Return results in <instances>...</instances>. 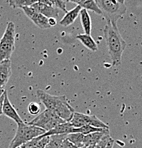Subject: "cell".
Returning a JSON list of instances; mask_svg holds the SVG:
<instances>
[{"label":"cell","instance_id":"obj_1","mask_svg":"<svg viewBox=\"0 0 142 148\" xmlns=\"http://www.w3.org/2000/svg\"><path fill=\"white\" fill-rule=\"evenodd\" d=\"M104 35L112 66H119L121 65L123 53L126 47V41L121 36L117 24L111 22H107L104 27Z\"/></svg>","mask_w":142,"mask_h":148},{"label":"cell","instance_id":"obj_2","mask_svg":"<svg viewBox=\"0 0 142 148\" xmlns=\"http://www.w3.org/2000/svg\"><path fill=\"white\" fill-rule=\"evenodd\" d=\"M107 22L117 24V21L125 14L126 7L118 0H95Z\"/></svg>","mask_w":142,"mask_h":148},{"label":"cell","instance_id":"obj_3","mask_svg":"<svg viewBox=\"0 0 142 148\" xmlns=\"http://www.w3.org/2000/svg\"><path fill=\"white\" fill-rule=\"evenodd\" d=\"M46 132L42 128L35 125L24 123V122L17 123V129L14 137L11 141L9 148H17L25 144L33 138L40 136Z\"/></svg>","mask_w":142,"mask_h":148},{"label":"cell","instance_id":"obj_4","mask_svg":"<svg viewBox=\"0 0 142 148\" xmlns=\"http://www.w3.org/2000/svg\"><path fill=\"white\" fill-rule=\"evenodd\" d=\"M15 25L13 22H9L5 32L0 39V62L10 59L15 49Z\"/></svg>","mask_w":142,"mask_h":148},{"label":"cell","instance_id":"obj_5","mask_svg":"<svg viewBox=\"0 0 142 148\" xmlns=\"http://www.w3.org/2000/svg\"><path fill=\"white\" fill-rule=\"evenodd\" d=\"M63 123H65V121L59 118L54 111L46 109L29 122V124L42 128L47 132Z\"/></svg>","mask_w":142,"mask_h":148},{"label":"cell","instance_id":"obj_6","mask_svg":"<svg viewBox=\"0 0 142 148\" xmlns=\"http://www.w3.org/2000/svg\"><path fill=\"white\" fill-rule=\"evenodd\" d=\"M70 123L74 127H80L84 125H92L99 128L109 129V126L101 121L96 115H87L81 112H74Z\"/></svg>","mask_w":142,"mask_h":148},{"label":"cell","instance_id":"obj_7","mask_svg":"<svg viewBox=\"0 0 142 148\" xmlns=\"http://www.w3.org/2000/svg\"><path fill=\"white\" fill-rule=\"evenodd\" d=\"M37 95L39 101L45 106L46 109L53 110L54 112L68 102L65 95H52L42 90H37Z\"/></svg>","mask_w":142,"mask_h":148},{"label":"cell","instance_id":"obj_8","mask_svg":"<svg viewBox=\"0 0 142 148\" xmlns=\"http://www.w3.org/2000/svg\"><path fill=\"white\" fill-rule=\"evenodd\" d=\"M23 12H24L26 16L28 17L37 27L40 29H47L51 27L49 24L48 18L44 16L32 7H26L22 8Z\"/></svg>","mask_w":142,"mask_h":148},{"label":"cell","instance_id":"obj_9","mask_svg":"<svg viewBox=\"0 0 142 148\" xmlns=\"http://www.w3.org/2000/svg\"><path fill=\"white\" fill-rule=\"evenodd\" d=\"M31 7L48 18H57V17H59L60 9L56 7H54V6L52 5H47V4H44L39 2L34 3Z\"/></svg>","mask_w":142,"mask_h":148},{"label":"cell","instance_id":"obj_10","mask_svg":"<svg viewBox=\"0 0 142 148\" xmlns=\"http://www.w3.org/2000/svg\"><path fill=\"white\" fill-rule=\"evenodd\" d=\"M2 112L4 115L8 117L10 119L13 120L14 121L16 122L17 123H19L23 122L21 117H20L19 114H18L17 111L16 110L14 107L12 105V103H11L10 99H9L8 98V95H7V92H5L4 102H3Z\"/></svg>","mask_w":142,"mask_h":148},{"label":"cell","instance_id":"obj_11","mask_svg":"<svg viewBox=\"0 0 142 148\" xmlns=\"http://www.w3.org/2000/svg\"><path fill=\"white\" fill-rule=\"evenodd\" d=\"M10 59L4 60L0 62V89H5L6 85L8 83L12 75Z\"/></svg>","mask_w":142,"mask_h":148},{"label":"cell","instance_id":"obj_12","mask_svg":"<svg viewBox=\"0 0 142 148\" xmlns=\"http://www.w3.org/2000/svg\"><path fill=\"white\" fill-rule=\"evenodd\" d=\"M74 127L71 124L70 122H65L58 125L56 127L52 128L50 130L47 131L45 133L43 134L42 137L50 136L53 135H61V134H69L72 133Z\"/></svg>","mask_w":142,"mask_h":148},{"label":"cell","instance_id":"obj_13","mask_svg":"<svg viewBox=\"0 0 142 148\" xmlns=\"http://www.w3.org/2000/svg\"><path fill=\"white\" fill-rule=\"evenodd\" d=\"M81 7L79 5H77L74 8L72 9V10L67 11L66 12L65 15L63 16V18L60 20L59 24L64 27H69V26L72 25L77 18L78 17L79 15L80 11H81Z\"/></svg>","mask_w":142,"mask_h":148},{"label":"cell","instance_id":"obj_14","mask_svg":"<svg viewBox=\"0 0 142 148\" xmlns=\"http://www.w3.org/2000/svg\"><path fill=\"white\" fill-rule=\"evenodd\" d=\"M107 133H109V129H106L101 132H94L86 135L84 137V146H95Z\"/></svg>","mask_w":142,"mask_h":148},{"label":"cell","instance_id":"obj_15","mask_svg":"<svg viewBox=\"0 0 142 148\" xmlns=\"http://www.w3.org/2000/svg\"><path fill=\"white\" fill-rule=\"evenodd\" d=\"M49 139L50 136L42 137L41 135L26 143L23 145V147L24 148H44L49 141Z\"/></svg>","mask_w":142,"mask_h":148},{"label":"cell","instance_id":"obj_16","mask_svg":"<svg viewBox=\"0 0 142 148\" xmlns=\"http://www.w3.org/2000/svg\"><path fill=\"white\" fill-rule=\"evenodd\" d=\"M79 15L83 30L84 31L86 34L91 35V32H92V20H91L89 12L85 9L81 8Z\"/></svg>","mask_w":142,"mask_h":148},{"label":"cell","instance_id":"obj_17","mask_svg":"<svg viewBox=\"0 0 142 148\" xmlns=\"http://www.w3.org/2000/svg\"><path fill=\"white\" fill-rule=\"evenodd\" d=\"M77 38L83 45L92 51H97L98 50L97 44L94 40V38L91 36V35L86 34H80L77 35Z\"/></svg>","mask_w":142,"mask_h":148},{"label":"cell","instance_id":"obj_18","mask_svg":"<svg viewBox=\"0 0 142 148\" xmlns=\"http://www.w3.org/2000/svg\"><path fill=\"white\" fill-rule=\"evenodd\" d=\"M84 137L85 135L82 133L72 132V133L68 134L66 139L78 148L84 146Z\"/></svg>","mask_w":142,"mask_h":148},{"label":"cell","instance_id":"obj_19","mask_svg":"<svg viewBox=\"0 0 142 148\" xmlns=\"http://www.w3.org/2000/svg\"><path fill=\"white\" fill-rule=\"evenodd\" d=\"M68 134L50 135V139L44 148H59L60 145L66 138Z\"/></svg>","mask_w":142,"mask_h":148},{"label":"cell","instance_id":"obj_20","mask_svg":"<svg viewBox=\"0 0 142 148\" xmlns=\"http://www.w3.org/2000/svg\"><path fill=\"white\" fill-rule=\"evenodd\" d=\"M82 9H85L86 10L92 11L99 15H101V12L95 0H82L78 4Z\"/></svg>","mask_w":142,"mask_h":148},{"label":"cell","instance_id":"obj_21","mask_svg":"<svg viewBox=\"0 0 142 148\" xmlns=\"http://www.w3.org/2000/svg\"><path fill=\"white\" fill-rule=\"evenodd\" d=\"M36 2H37V0H9V4L13 9H22L26 7H31Z\"/></svg>","mask_w":142,"mask_h":148},{"label":"cell","instance_id":"obj_22","mask_svg":"<svg viewBox=\"0 0 142 148\" xmlns=\"http://www.w3.org/2000/svg\"><path fill=\"white\" fill-rule=\"evenodd\" d=\"M105 130H106V128H99V127H94V126L92 125H84L80 127H74L72 132H79V133H82L84 135H86L94 132L104 131Z\"/></svg>","mask_w":142,"mask_h":148},{"label":"cell","instance_id":"obj_23","mask_svg":"<svg viewBox=\"0 0 142 148\" xmlns=\"http://www.w3.org/2000/svg\"><path fill=\"white\" fill-rule=\"evenodd\" d=\"M41 111V107L39 103L36 102H32L29 103L28 106V112L31 115H37L40 113Z\"/></svg>","mask_w":142,"mask_h":148},{"label":"cell","instance_id":"obj_24","mask_svg":"<svg viewBox=\"0 0 142 148\" xmlns=\"http://www.w3.org/2000/svg\"><path fill=\"white\" fill-rule=\"evenodd\" d=\"M54 7H56L58 9L64 11V12H67L66 8V2L64 0H48Z\"/></svg>","mask_w":142,"mask_h":148},{"label":"cell","instance_id":"obj_25","mask_svg":"<svg viewBox=\"0 0 142 148\" xmlns=\"http://www.w3.org/2000/svg\"><path fill=\"white\" fill-rule=\"evenodd\" d=\"M110 138L111 136L109 133H107L106 135H105L101 139V140L96 145L94 148H104Z\"/></svg>","mask_w":142,"mask_h":148},{"label":"cell","instance_id":"obj_26","mask_svg":"<svg viewBox=\"0 0 142 148\" xmlns=\"http://www.w3.org/2000/svg\"><path fill=\"white\" fill-rule=\"evenodd\" d=\"M59 148H77L74 144H72L71 142H69L67 139H65L64 141L61 143Z\"/></svg>","mask_w":142,"mask_h":148},{"label":"cell","instance_id":"obj_27","mask_svg":"<svg viewBox=\"0 0 142 148\" xmlns=\"http://www.w3.org/2000/svg\"><path fill=\"white\" fill-rule=\"evenodd\" d=\"M7 91H5L4 92L2 95L0 97V116L3 114L2 112V106H3V102H4V95H5V92Z\"/></svg>","mask_w":142,"mask_h":148},{"label":"cell","instance_id":"obj_28","mask_svg":"<svg viewBox=\"0 0 142 148\" xmlns=\"http://www.w3.org/2000/svg\"><path fill=\"white\" fill-rule=\"evenodd\" d=\"M48 21H49V24L50 27H54L57 24V18H48Z\"/></svg>","mask_w":142,"mask_h":148},{"label":"cell","instance_id":"obj_29","mask_svg":"<svg viewBox=\"0 0 142 148\" xmlns=\"http://www.w3.org/2000/svg\"><path fill=\"white\" fill-rule=\"evenodd\" d=\"M114 144V140L112 138H110V139L109 140L107 144H106V145L105 146L104 148H113Z\"/></svg>","mask_w":142,"mask_h":148},{"label":"cell","instance_id":"obj_30","mask_svg":"<svg viewBox=\"0 0 142 148\" xmlns=\"http://www.w3.org/2000/svg\"><path fill=\"white\" fill-rule=\"evenodd\" d=\"M37 2L42 3V4H47V5H52V4H50V2H49V1H48V0H37Z\"/></svg>","mask_w":142,"mask_h":148},{"label":"cell","instance_id":"obj_31","mask_svg":"<svg viewBox=\"0 0 142 148\" xmlns=\"http://www.w3.org/2000/svg\"><path fill=\"white\" fill-rule=\"evenodd\" d=\"M82 1V0H70V2H72V3H74V4H77V5H78L79 4L80 2H81V1Z\"/></svg>","mask_w":142,"mask_h":148},{"label":"cell","instance_id":"obj_32","mask_svg":"<svg viewBox=\"0 0 142 148\" xmlns=\"http://www.w3.org/2000/svg\"><path fill=\"white\" fill-rule=\"evenodd\" d=\"M5 91H6L5 89H0V97H1L3 94H4V92Z\"/></svg>","mask_w":142,"mask_h":148},{"label":"cell","instance_id":"obj_33","mask_svg":"<svg viewBox=\"0 0 142 148\" xmlns=\"http://www.w3.org/2000/svg\"><path fill=\"white\" fill-rule=\"evenodd\" d=\"M95 146H86V148H94Z\"/></svg>","mask_w":142,"mask_h":148},{"label":"cell","instance_id":"obj_34","mask_svg":"<svg viewBox=\"0 0 142 148\" xmlns=\"http://www.w3.org/2000/svg\"><path fill=\"white\" fill-rule=\"evenodd\" d=\"M118 1H120V2H121V3H124L125 0H118Z\"/></svg>","mask_w":142,"mask_h":148},{"label":"cell","instance_id":"obj_35","mask_svg":"<svg viewBox=\"0 0 142 148\" xmlns=\"http://www.w3.org/2000/svg\"><path fill=\"white\" fill-rule=\"evenodd\" d=\"M17 148H24V147H23L21 145V146H19V147H17Z\"/></svg>","mask_w":142,"mask_h":148},{"label":"cell","instance_id":"obj_36","mask_svg":"<svg viewBox=\"0 0 142 148\" xmlns=\"http://www.w3.org/2000/svg\"><path fill=\"white\" fill-rule=\"evenodd\" d=\"M78 148H86V146H83V147H78Z\"/></svg>","mask_w":142,"mask_h":148},{"label":"cell","instance_id":"obj_37","mask_svg":"<svg viewBox=\"0 0 142 148\" xmlns=\"http://www.w3.org/2000/svg\"><path fill=\"white\" fill-rule=\"evenodd\" d=\"M70 1V0H66V1Z\"/></svg>","mask_w":142,"mask_h":148}]
</instances>
